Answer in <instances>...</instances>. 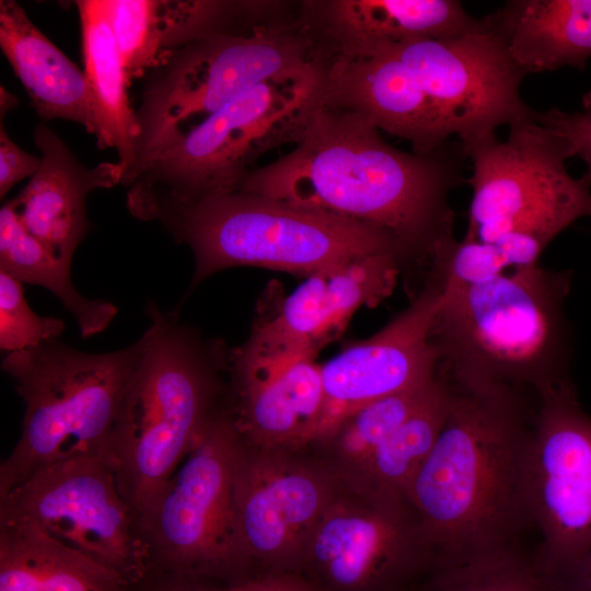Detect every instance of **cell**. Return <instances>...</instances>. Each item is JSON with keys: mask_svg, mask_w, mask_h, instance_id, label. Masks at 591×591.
I'll return each instance as SVG.
<instances>
[{"mask_svg": "<svg viewBox=\"0 0 591 591\" xmlns=\"http://www.w3.org/2000/svg\"><path fill=\"white\" fill-rule=\"evenodd\" d=\"M294 144L237 188L381 228L430 266L455 237L449 197L465 181L467 159L460 141L429 154L402 151L363 115L324 103L320 92Z\"/></svg>", "mask_w": 591, "mask_h": 591, "instance_id": "obj_1", "label": "cell"}, {"mask_svg": "<svg viewBox=\"0 0 591 591\" xmlns=\"http://www.w3.org/2000/svg\"><path fill=\"white\" fill-rule=\"evenodd\" d=\"M447 382V420L407 494L438 567L513 547L530 524L524 475L535 418L521 392Z\"/></svg>", "mask_w": 591, "mask_h": 591, "instance_id": "obj_2", "label": "cell"}, {"mask_svg": "<svg viewBox=\"0 0 591 591\" xmlns=\"http://www.w3.org/2000/svg\"><path fill=\"white\" fill-rule=\"evenodd\" d=\"M570 288V270L537 263L476 285H444L430 332L437 373L461 385L531 390L536 398L573 387Z\"/></svg>", "mask_w": 591, "mask_h": 591, "instance_id": "obj_3", "label": "cell"}, {"mask_svg": "<svg viewBox=\"0 0 591 591\" xmlns=\"http://www.w3.org/2000/svg\"><path fill=\"white\" fill-rule=\"evenodd\" d=\"M127 207L137 219L160 222L176 242L190 247L192 288L236 266L310 276L371 255L415 258L381 228L240 188L190 200L143 199Z\"/></svg>", "mask_w": 591, "mask_h": 591, "instance_id": "obj_4", "label": "cell"}, {"mask_svg": "<svg viewBox=\"0 0 591 591\" xmlns=\"http://www.w3.org/2000/svg\"><path fill=\"white\" fill-rule=\"evenodd\" d=\"M150 326L111 433L119 490L138 521L218 412L217 348L149 304Z\"/></svg>", "mask_w": 591, "mask_h": 591, "instance_id": "obj_5", "label": "cell"}, {"mask_svg": "<svg viewBox=\"0 0 591 591\" xmlns=\"http://www.w3.org/2000/svg\"><path fill=\"white\" fill-rule=\"evenodd\" d=\"M315 65V44L300 20L289 23L277 14L163 54L144 73L135 109V159L121 184L176 137L237 96Z\"/></svg>", "mask_w": 591, "mask_h": 591, "instance_id": "obj_6", "label": "cell"}, {"mask_svg": "<svg viewBox=\"0 0 591 591\" xmlns=\"http://www.w3.org/2000/svg\"><path fill=\"white\" fill-rule=\"evenodd\" d=\"M508 130L506 140L460 141L472 162L463 240L498 244L515 266H529L573 222L591 219V184L569 174L568 142L535 115Z\"/></svg>", "mask_w": 591, "mask_h": 591, "instance_id": "obj_7", "label": "cell"}, {"mask_svg": "<svg viewBox=\"0 0 591 591\" xmlns=\"http://www.w3.org/2000/svg\"><path fill=\"white\" fill-rule=\"evenodd\" d=\"M141 351L89 354L59 339L8 354L3 371L24 402L22 433L0 465V496L49 464L85 455L109 459L111 433Z\"/></svg>", "mask_w": 591, "mask_h": 591, "instance_id": "obj_8", "label": "cell"}, {"mask_svg": "<svg viewBox=\"0 0 591 591\" xmlns=\"http://www.w3.org/2000/svg\"><path fill=\"white\" fill-rule=\"evenodd\" d=\"M318 100L317 63L251 89L160 150L126 185L127 201L236 189L259 155L297 142Z\"/></svg>", "mask_w": 591, "mask_h": 591, "instance_id": "obj_9", "label": "cell"}, {"mask_svg": "<svg viewBox=\"0 0 591 591\" xmlns=\"http://www.w3.org/2000/svg\"><path fill=\"white\" fill-rule=\"evenodd\" d=\"M236 445L228 410H218L139 520L150 573L246 576L235 529Z\"/></svg>", "mask_w": 591, "mask_h": 591, "instance_id": "obj_10", "label": "cell"}, {"mask_svg": "<svg viewBox=\"0 0 591 591\" xmlns=\"http://www.w3.org/2000/svg\"><path fill=\"white\" fill-rule=\"evenodd\" d=\"M0 522L30 525L130 586L150 573L139 521L106 456H79L37 470L0 496Z\"/></svg>", "mask_w": 591, "mask_h": 591, "instance_id": "obj_11", "label": "cell"}, {"mask_svg": "<svg viewBox=\"0 0 591 591\" xmlns=\"http://www.w3.org/2000/svg\"><path fill=\"white\" fill-rule=\"evenodd\" d=\"M437 568L409 503L343 487L310 534L297 573L317 591H416Z\"/></svg>", "mask_w": 591, "mask_h": 591, "instance_id": "obj_12", "label": "cell"}, {"mask_svg": "<svg viewBox=\"0 0 591 591\" xmlns=\"http://www.w3.org/2000/svg\"><path fill=\"white\" fill-rule=\"evenodd\" d=\"M341 488L311 447L265 449L237 437L235 529L246 576L297 573L310 534Z\"/></svg>", "mask_w": 591, "mask_h": 591, "instance_id": "obj_13", "label": "cell"}, {"mask_svg": "<svg viewBox=\"0 0 591 591\" xmlns=\"http://www.w3.org/2000/svg\"><path fill=\"white\" fill-rule=\"evenodd\" d=\"M524 491L541 534L535 556L558 578L591 545V416L575 386L537 398Z\"/></svg>", "mask_w": 591, "mask_h": 591, "instance_id": "obj_14", "label": "cell"}, {"mask_svg": "<svg viewBox=\"0 0 591 591\" xmlns=\"http://www.w3.org/2000/svg\"><path fill=\"white\" fill-rule=\"evenodd\" d=\"M405 259L397 254L371 255L308 276L231 352L233 383L260 381L297 361L314 359L356 311L392 293Z\"/></svg>", "mask_w": 591, "mask_h": 591, "instance_id": "obj_15", "label": "cell"}, {"mask_svg": "<svg viewBox=\"0 0 591 591\" xmlns=\"http://www.w3.org/2000/svg\"><path fill=\"white\" fill-rule=\"evenodd\" d=\"M379 48L415 73L459 141L489 136L536 113L521 96L526 76L482 19L476 30L459 37L346 50Z\"/></svg>", "mask_w": 591, "mask_h": 591, "instance_id": "obj_16", "label": "cell"}, {"mask_svg": "<svg viewBox=\"0 0 591 591\" xmlns=\"http://www.w3.org/2000/svg\"><path fill=\"white\" fill-rule=\"evenodd\" d=\"M443 288L441 278L429 275L412 304L385 327L321 364L325 414L316 442L358 408L437 375L438 356L430 332Z\"/></svg>", "mask_w": 591, "mask_h": 591, "instance_id": "obj_17", "label": "cell"}, {"mask_svg": "<svg viewBox=\"0 0 591 591\" xmlns=\"http://www.w3.org/2000/svg\"><path fill=\"white\" fill-rule=\"evenodd\" d=\"M324 103L358 112L379 130L410 142L416 153L444 147L452 131L415 73L385 49L316 47Z\"/></svg>", "mask_w": 591, "mask_h": 591, "instance_id": "obj_18", "label": "cell"}, {"mask_svg": "<svg viewBox=\"0 0 591 591\" xmlns=\"http://www.w3.org/2000/svg\"><path fill=\"white\" fill-rule=\"evenodd\" d=\"M33 139L42 164L13 198L26 228L57 258L70 265L90 230L85 210L88 195L121 184L125 169L117 162L84 165L62 139L45 124L35 127Z\"/></svg>", "mask_w": 591, "mask_h": 591, "instance_id": "obj_19", "label": "cell"}, {"mask_svg": "<svg viewBox=\"0 0 591 591\" xmlns=\"http://www.w3.org/2000/svg\"><path fill=\"white\" fill-rule=\"evenodd\" d=\"M300 22L326 49H368L408 40L459 37L476 30L456 0L305 1Z\"/></svg>", "mask_w": 591, "mask_h": 591, "instance_id": "obj_20", "label": "cell"}, {"mask_svg": "<svg viewBox=\"0 0 591 591\" xmlns=\"http://www.w3.org/2000/svg\"><path fill=\"white\" fill-rule=\"evenodd\" d=\"M131 80L165 53L277 12L278 2L231 0H104Z\"/></svg>", "mask_w": 591, "mask_h": 591, "instance_id": "obj_21", "label": "cell"}, {"mask_svg": "<svg viewBox=\"0 0 591 591\" xmlns=\"http://www.w3.org/2000/svg\"><path fill=\"white\" fill-rule=\"evenodd\" d=\"M228 410L241 441L265 449H300L322 432L325 393L321 364L302 359L267 379L233 383Z\"/></svg>", "mask_w": 591, "mask_h": 591, "instance_id": "obj_22", "label": "cell"}, {"mask_svg": "<svg viewBox=\"0 0 591 591\" xmlns=\"http://www.w3.org/2000/svg\"><path fill=\"white\" fill-rule=\"evenodd\" d=\"M0 47L42 119L70 120L95 135L84 70L54 45L14 0L0 1Z\"/></svg>", "mask_w": 591, "mask_h": 591, "instance_id": "obj_23", "label": "cell"}, {"mask_svg": "<svg viewBox=\"0 0 591 591\" xmlns=\"http://www.w3.org/2000/svg\"><path fill=\"white\" fill-rule=\"evenodd\" d=\"M482 20L525 76L591 59V0H511Z\"/></svg>", "mask_w": 591, "mask_h": 591, "instance_id": "obj_24", "label": "cell"}, {"mask_svg": "<svg viewBox=\"0 0 591 591\" xmlns=\"http://www.w3.org/2000/svg\"><path fill=\"white\" fill-rule=\"evenodd\" d=\"M84 73L91 95L100 149L117 151L125 174L135 159L139 126L128 97L130 79L104 0H79ZM125 176V175H124Z\"/></svg>", "mask_w": 591, "mask_h": 591, "instance_id": "obj_25", "label": "cell"}, {"mask_svg": "<svg viewBox=\"0 0 591 591\" xmlns=\"http://www.w3.org/2000/svg\"><path fill=\"white\" fill-rule=\"evenodd\" d=\"M118 573L21 523L0 522V591H129Z\"/></svg>", "mask_w": 591, "mask_h": 591, "instance_id": "obj_26", "label": "cell"}, {"mask_svg": "<svg viewBox=\"0 0 591 591\" xmlns=\"http://www.w3.org/2000/svg\"><path fill=\"white\" fill-rule=\"evenodd\" d=\"M0 269L21 282L42 286L54 293L74 317L83 338L103 332L117 314L104 300L81 294L70 277V265L57 258L21 222L14 199L0 209Z\"/></svg>", "mask_w": 591, "mask_h": 591, "instance_id": "obj_27", "label": "cell"}, {"mask_svg": "<svg viewBox=\"0 0 591 591\" xmlns=\"http://www.w3.org/2000/svg\"><path fill=\"white\" fill-rule=\"evenodd\" d=\"M439 378L432 395L376 449L358 484L349 490L407 502L409 487L433 449L449 413L450 386Z\"/></svg>", "mask_w": 591, "mask_h": 591, "instance_id": "obj_28", "label": "cell"}, {"mask_svg": "<svg viewBox=\"0 0 591 591\" xmlns=\"http://www.w3.org/2000/svg\"><path fill=\"white\" fill-rule=\"evenodd\" d=\"M439 382L437 374L426 384L358 408L311 448L343 487L354 489L376 449L432 395Z\"/></svg>", "mask_w": 591, "mask_h": 591, "instance_id": "obj_29", "label": "cell"}, {"mask_svg": "<svg viewBox=\"0 0 591 591\" xmlns=\"http://www.w3.org/2000/svg\"><path fill=\"white\" fill-rule=\"evenodd\" d=\"M419 591H561L558 580L515 547L439 566Z\"/></svg>", "mask_w": 591, "mask_h": 591, "instance_id": "obj_30", "label": "cell"}, {"mask_svg": "<svg viewBox=\"0 0 591 591\" xmlns=\"http://www.w3.org/2000/svg\"><path fill=\"white\" fill-rule=\"evenodd\" d=\"M22 283L0 269V349L7 355L57 340L65 331L61 318L37 315L30 308Z\"/></svg>", "mask_w": 591, "mask_h": 591, "instance_id": "obj_31", "label": "cell"}, {"mask_svg": "<svg viewBox=\"0 0 591 591\" xmlns=\"http://www.w3.org/2000/svg\"><path fill=\"white\" fill-rule=\"evenodd\" d=\"M535 119L566 139L572 157L580 158L586 164L582 177L591 184V91L583 95L580 109L536 111Z\"/></svg>", "mask_w": 591, "mask_h": 591, "instance_id": "obj_32", "label": "cell"}, {"mask_svg": "<svg viewBox=\"0 0 591 591\" xmlns=\"http://www.w3.org/2000/svg\"><path fill=\"white\" fill-rule=\"evenodd\" d=\"M3 119L0 118V197L19 182L32 177L42 164L40 157L33 155L20 148L8 135Z\"/></svg>", "mask_w": 591, "mask_h": 591, "instance_id": "obj_33", "label": "cell"}, {"mask_svg": "<svg viewBox=\"0 0 591 591\" xmlns=\"http://www.w3.org/2000/svg\"><path fill=\"white\" fill-rule=\"evenodd\" d=\"M219 591H317L298 573L264 572L225 582Z\"/></svg>", "mask_w": 591, "mask_h": 591, "instance_id": "obj_34", "label": "cell"}, {"mask_svg": "<svg viewBox=\"0 0 591 591\" xmlns=\"http://www.w3.org/2000/svg\"><path fill=\"white\" fill-rule=\"evenodd\" d=\"M557 580L561 591H591V545Z\"/></svg>", "mask_w": 591, "mask_h": 591, "instance_id": "obj_35", "label": "cell"}, {"mask_svg": "<svg viewBox=\"0 0 591 591\" xmlns=\"http://www.w3.org/2000/svg\"><path fill=\"white\" fill-rule=\"evenodd\" d=\"M162 575L165 581L158 583L150 591H219V587H211L204 579L177 575Z\"/></svg>", "mask_w": 591, "mask_h": 591, "instance_id": "obj_36", "label": "cell"}, {"mask_svg": "<svg viewBox=\"0 0 591 591\" xmlns=\"http://www.w3.org/2000/svg\"><path fill=\"white\" fill-rule=\"evenodd\" d=\"M18 104V100L3 85L0 86V118H4L5 114L13 109Z\"/></svg>", "mask_w": 591, "mask_h": 591, "instance_id": "obj_37", "label": "cell"}, {"mask_svg": "<svg viewBox=\"0 0 591 591\" xmlns=\"http://www.w3.org/2000/svg\"><path fill=\"white\" fill-rule=\"evenodd\" d=\"M417 591H419V589Z\"/></svg>", "mask_w": 591, "mask_h": 591, "instance_id": "obj_38", "label": "cell"}]
</instances>
